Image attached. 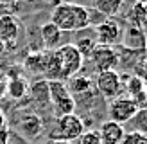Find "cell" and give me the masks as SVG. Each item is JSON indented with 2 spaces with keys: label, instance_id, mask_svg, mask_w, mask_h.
I'll use <instances>...</instances> for the list:
<instances>
[{
  "label": "cell",
  "instance_id": "cell-16",
  "mask_svg": "<svg viewBox=\"0 0 147 144\" xmlns=\"http://www.w3.org/2000/svg\"><path fill=\"white\" fill-rule=\"evenodd\" d=\"M92 79L88 77L86 74H76V76H72L68 79V85H67V88L70 94H84L92 88Z\"/></svg>",
  "mask_w": 147,
  "mask_h": 144
},
{
  "label": "cell",
  "instance_id": "cell-2",
  "mask_svg": "<svg viewBox=\"0 0 147 144\" xmlns=\"http://www.w3.org/2000/svg\"><path fill=\"white\" fill-rule=\"evenodd\" d=\"M54 54L59 63L61 70V81L63 79H70L72 76H76L77 72L83 69V56L77 52V49L74 47V43H67V45H59Z\"/></svg>",
  "mask_w": 147,
  "mask_h": 144
},
{
  "label": "cell",
  "instance_id": "cell-29",
  "mask_svg": "<svg viewBox=\"0 0 147 144\" xmlns=\"http://www.w3.org/2000/svg\"><path fill=\"white\" fill-rule=\"evenodd\" d=\"M13 0H0V4H11Z\"/></svg>",
  "mask_w": 147,
  "mask_h": 144
},
{
  "label": "cell",
  "instance_id": "cell-1",
  "mask_svg": "<svg viewBox=\"0 0 147 144\" xmlns=\"http://www.w3.org/2000/svg\"><path fill=\"white\" fill-rule=\"evenodd\" d=\"M50 24H54L61 33L65 31H81L92 24V14L86 7L79 4H57L50 13Z\"/></svg>",
  "mask_w": 147,
  "mask_h": 144
},
{
  "label": "cell",
  "instance_id": "cell-8",
  "mask_svg": "<svg viewBox=\"0 0 147 144\" xmlns=\"http://www.w3.org/2000/svg\"><path fill=\"white\" fill-rule=\"evenodd\" d=\"M20 36V24L13 14H2L0 16V40L5 47H14Z\"/></svg>",
  "mask_w": 147,
  "mask_h": 144
},
{
  "label": "cell",
  "instance_id": "cell-20",
  "mask_svg": "<svg viewBox=\"0 0 147 144\" xmlns=\"http://www.w3.org/2000/svg\"><path fill=\"white\" fill-rule=\"evenodd\" d=\"M25 69L34 74H43V52H32L25 58Z\"/></svg>",
  "mask_w": 147,
  "mask_h": 144
},
{
  "label": "cell",
  "instance_id": "cell-30",
  "mask_svg": "<svg viewBox=\"0 0 147 144\" xmlns=\"http://www.w3.org/2000/svg\"><path fill=\"white\" fill-rule=\"evenodd\" d=\"M144 85H145V92H147V77L144 79Z\"/></svg>",
  "mask_w": 147,
  "mask_h": 144
},
{
  "label": "cell",
  "instance_id": "cell-22",
  "mask_svg": "<svg viewBox=\"0 0 147 144\" xmlns=\"http://www.w3.org/2000/svg\"><path fill=\"white\" fill-rule=\"evenodd\" d=\"M77 144H102L97 130H84V133L77 139Z\"/></svg>",
  "mask_w": 147,
  "mask_h": 144
},
{
  "label": "cell",
  "instance_id": "cell-25",
  "mask_svg": "<svg viewBox=\"0 0 147 144\" xmlns=\"http://www.w3.org/2000/svg\"><path fill=\"white\" fill-rule=\"evenodd\" d=\"M0 144H9V132L5 128L0 130Z\"/></svg>",
  "mask_w": 147,
  "mask_h": 144
},
{
  "label": "cell",
  "instance_id": "cell-17",
  "mask_svg": "<svg viewBox=\"0 0 147 144\" xmlns=\"http://www.w3.org/2000/svg\"><path fill=\"white\" fill-rule=\"evenodd\" d=\"M32 99L40 105H49L50 103V94H49V79H40L34 81L31 86Z\"/></svg>",
  "mask_w": 147,
  "mask_h": 144
},
{
  "label": "cell",
  "instance_id": "cell-11",
  "mask_svg": "<svg viewBox=\"0 0 147 144\" xmlns=\"http://www.w3.org/2000/svg\"><path fill=\"white\" fill-rule=\"evenodd\" d=\"M29 92V83L24 76H14V77H7V85H5V94H9L13 99H24Z\"/></svg>",
  "mask_w": 147,
  "mask_h": 144
},
{
  "label": "cell",
  "instance_id": "cell-26",
  "mask_svg": "<svg viewBox=\"0 0 147 144\" xmlns=\"http://www.w3.org/2000/svg\"><path fill=\"white\" fill-rule=\"evenodd\" d=\"M2 128H5V115H4L2 110H0V130Z\"/></svg>",
  "mask_w": 147,
  "mask_h": 144
},
{
  "label": "cell",
  "instance_id": "cell-24",
  "mask_svg": "<svg viewBox=\"0 0 147 144\" xmlns=\"http://www.w3.org/2000/svg\"><path fill=\"white\" fill-rule=\"evenodd\" d=\"M5 85H7V76L5 74H0V101L5 96Z\"/></svg>",
  "mask_w": 147,
  "mask_h": 144
},
{
  "label": "cell",
  "instance_id": "cell-13",
  "mask_svg": "<svg viewBox=\"0 0 147 144\" xmlns=\"http://www.w3.org/2000/svg\"><path fill=\"white\" fill-rule=\"evenodd\" d=\"M20 126H22V132H24L29 139H34V137H38L41 133L43 122L36 113H25L22 122H20Z\"/></svg>",
  "mask_w": 147,
  "mask_h": 144
},
{
  "label": "cell",
  "instance_id": "cell-5",
  "mask_svg": "<svg viewBox=\"0 0 147 144\" xmlns=\"http://www.w3.org/2000/svg\"><path fill=\"white\" fill-rule=\"evenodd\" d=\"M92 61L93 69L99 72H108V70H115L119 65V54L115 52L113 47H104V45H97L92 56L88 58Z\"/></svg>",
  "mask_w": 147,
  "mask_h": 144
},
{
  "label": "cell",
  "instance_id": "cell-7",
  "mask_svg": "<svg viewBox=\"0 0 147 144\" xmlns=\"http://www.w3.org/2000/svg\"><path fill=\"white\" fill-rule=\"evenodd\" d=\"M95 36H97V45H104V47H113L117 43H120L122 38V29L115 20H104L95 27Z\"/></svg>",
  "mask_w": 147,
  "mask_h": 144
},
{
  "label": "cell",
  "instance_id": "cell-28",
  "mask_svg": "<svg viewBox=\"0 0 147 144\" xmlns=\"http://www.w3.org/2000/svg\"><path fill=\"white\" fill-rule=\"evenodd\" d=\"M4 50H5V45H4V41H2V40H0V56H2V54H4Z\"/></svg>",
  "mask_w": 147,
  "mask_h": 144
},
{
  "label": "cell",
  "instance_id": "cell-15",
  "mask_svg": "<svg viewBox=\"0 0 147 144\" xmlns=\"http://www.w3.org/2000/svg\"><path fill=\"white\" fill-rule=\"evenodd\" d=\"M93 5L102 16H115L119 14L122 5H124V0H93Z\"/></svg>",
  "mask_w": 147,
  "mask_h": 144
},
{
  "label": "cell",
  "instance_id": "cell-19",
  "mask_svg": "<svg viewBox=\"0 0 147 144\" xmlns=\"http://www.w3.org/2000/svg\"><path fill=\"white\" fill-rule=\"evenodd\" d=\"M131 124H133V130H131V132L147 135V106L138 108L136 113L133 115V119H131Z\"/></svg>",
  "mask_w": 147,
  "mask_h": 144
},
{
  "label": "cell",
  "instance_id": "cell-3",
  "mask_svg": "<svg viewBox=\"0 0 147 144\" xmlns=\"http://www.w3.org/2000/svg\"><path fill=\"white\" fill-rule=\"evenodd\" d=\"M57 141H77L81 135L84 133V122L83 119L76 113H70V115H63V117L57 119Z\"/></svg>",
  "mask_w": 147,
  "mask_h": 144
},
{
  "label": "cell",
  "instance_id": "cell-6",
  "mask_svg": "<svg viewBox=\"0 0 147 144\" xmlns=\"http://www.w3.org/2000/svg\"><path fill=\"white\" fill-rule=\"evenodd\" d=\"M95 86H97L100 96H104L108 99H115L122 92V79L115 70L99 72L97 77H95Z\"/></svg>",
  "mask_w": 147,
  "mask_h": 144
},
{
  "label": "cell",
  "instance_id": "cell-18",
  "mask_svg": "<svg viewBox=\"0 0 147 144\" xmlns=\"http://www.w3.org/2000/svg\"><path fill=\"white\" fill-rule=\"evenodd\" d=\"M127 92H129V97L135 101H140L147 97V92H145V85H144V79L138 77V76H131L127 79Z\"/></svg>",
  "mask_w": 147,
  "mask_h": 144
},
{
  "label": "cell",
  "instance_id": "cell-12",
  "mask_svg": "<svg viewBox=\"0 0 147 144\" xmlns=\"http://www.w3.org/2000/svg\"><path fill=\"white\" fill-rule=\"evenodd\" d=\"M127 22L131 27L144 29L147 25V4L144 2H135L131 5V9L127 13Z\"/></svg>",
  "mask_w": 147,
  "mask_h": 144
},
{
  "label": "cell",
  "instance_id": "cell-9",
  "mask_svg": "<svg viewBox=\"0 0 147 144\" xmlns=\"http://www.w3.org/2000/svg\"><path fill=\"white\" fill-rule=\"evenodd\" d=\"M120 43L126 49L129 50H144L147 47V36H145V31L144 29H138V27H131L127 25V29L122 31V38H120Z\"/></svg>",
  "mask_w": 147,
  "mask_h": 144
},
{
  "label": "cell",
  "instance_id": "cell-21",
  "mask_svg": "<svg viewBox=\"0 0 147 144\" xmlns=\"http://www.w3.org/2000/svg\"><path fill=\"white\" fill-rule=\"evenodd\" d=\"M74 47L77 49V52L84 58H90L92 52L95 50V47H97V41H95L93 38H79L76 43H74Z\"/></svg>",
  "mask_w": 147,
  "mask_h": 144
},
{
  "label": "cell",
  "instance_id": "cell-31",
  "mask_svg": "<svg viewBox=\"0 0 147 144\" xmlns=\"http://www.w3.org/2000/svg\"><path fill=\"white\" fill-rule=\"evenodd\" d=\"M136 2H144V4H147V0H136Z\"/></svg>",
  "mask_w": 147,
  "mask_h": 144
},
{
  "label": "cell",
  "instance_id": "cell-23",
  "mask_svg": "<svg viewBox=\"0 0 147 144\" xmlns=\"http://www.w3.org/2000/svg\"><path fill=\"white\" fill-rule=\"evenodd\" d=\"M120 144H147V135L136 133V132H129V133L124 135Z\"/></svg>",
  "mask_w": 147,
  "mask_h": 144
},
{
  "label": "cell",
  "instance_id": "cell-14",
  "mask_svg": "<svg viewBox=\"0 0 147 144\" xmlns=\"http://www.w3.org/2000/svg\"><path fill=\"white\" fill-rule=\"evenodd\" d=\"M61 34L63 33L54 24H50V22H47V24L41 25V38H43V41H45V45L49 49L56 50V47L61 43Z\"/></svg>",
  "mask_w": 147,
  "mask_h": 144
},
{
  "label": "cell",
  "instance_id": "cell-27",
  "mask_svg": "<svg viewBox=\"0 0 147 144\" xmlns=\"http://www.w3.org/2000/svg\"><path fill=\"white\" fill-rule=\"evenodd\" d=\"M50 144H72V142H67V141H57V139H54Z\"/></svg>",
  "mask_w": 147,
  "mask_h": 144
},
{
  "label": "cell",
  "instance_id": "cell-10",
  "mask_svg": "<svg viewBox=\"0 0 147 144\" xmlns=\"http://www.w3.org/2000/svg\"><path fill=\"white\" fill-rule=\"evenodd\" d=\"M124 135H126L124 126L119 124V122H113V121L102 122L99 128V137H100L102 144H120Z\"/></svg>",
  "mask_w": 147,
  "mask_h": 144
},
{
  "label": "cell",
  "instance_id": "cell-4",
  "mask_svg": "<svg viewBox=\"0 0 147 144\" xmlns=\"http://www.w3.org/2000/svg\"><path fill=\"white\" fill-rule=\"evenodd\" d=\"M138 110V103H135L131 97H115L108 106L109 117H111L113 122H119V124H124V122H129L133 119V115Z\"/></svg>",
  "mask_w": 147,
  "mask_h": 144
}]
</instances>
